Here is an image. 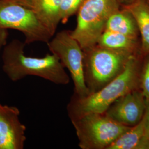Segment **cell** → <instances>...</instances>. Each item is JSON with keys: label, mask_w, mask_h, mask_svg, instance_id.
Segmentation results:
<instances>
[{"label": "cell", "mask_w": 149, "mask_h": 149, "mask_svg": "<svg viewBox=\"0 0 149 149\" xmlns=\"http://www.w3.org/2000/svg\"><path fill=\"white\" fill-rule=\"evenodd\" d=\"M10 1L31 9L32 7V5L35 0H10Z\"/></svg>", "instance_id": "obj_19"}, {"label": "cell", "mask_w": 149, "mask_h": 149, "mask_svg": "<svg viewBox=\"0 0 149 149\" xmlns=\"http://www.w3.org/2000/svg\"><path fill=\"white\" fill-rule=\"evenodd\" d=\"M142 58L141 54L133 55L122 72L101 90L83 97L73 94L67 106L70 119L92 113H105L119 98L140 88Z\"/></svg>", "instance_id": "obj_1"}, {"label": "cell", "mask_w": 149, "mask_h": 149, "mask_svg": "<svg viewBox=\"0 0 149 149\" xmlns=\"http://www.w3.org/2000/svg\"><path fill=\"white\" fill-rule=\"evenodd\" d=\"M127 7L133 13L138 26L141 42V54L149 53V5L144 0H137Z\"/></svg>", "instance_id": "obj_14"}, {"label": "cell", "mask_w": 149, "mask_h": 149, "mask_svg": "<svg viewBox=\"0 0 149 149\" xmlns=\"http://www.w3.org/2000/svg\"><path fill=\"white\" fill-rule=\"evenodd\" d=\"M146 106V99L139 88L119 98L108 108L106 113L118 123L132 127L142 120Z\"/></svg>", "instance_id": "obj_8"}, {"label": "cell", "mask_w": 149, "mask_h": 149, "mask_svg": "<svg viewBox=\"0 0 149 149\" xmlns=\"http://www.w3.org/2000/svg\"><path fill=\"white\" fill-rule=\"evenodd\" d=\"M62 1L35 0L31 8L53 36L61 21L59 11Z\"/></svg>", "instance_id": "obj_11"}, {"label": "cell", "mask_w": 149, "mask_h": 149, "mask_svg": "<svg viewBox=\"0 0 149 149\" xmlns=\"http://www.w3.org/2000/svg\"><path fill=\"white\" fill-rule=\"evenodd\" d=\"M86 85L90 94L101 90L125 69L133 54L98 45L83 50Z\"/></svg>", "instance_id": "obj_3"}, {"label": "cell", "mask_w": 149, "mask_h": 149, "mask_svg": "<svg viewBox=\"0 0 149 149\" xmlns=\"http://www.w3.org/2000/svg\"><path fill=\"white\" fill-rule=\"evenodd\" d=\"M120 7V0H86L77 12L76 27L70 31L83 50L97 44L109 18Z\"/></svg>", "instance_id": "obj_4"}, {"label": "cell", "mask_w": 149, "mask_h": 149, "mask_svg": "<svg viewBox=\"0 0 149 149\" xmlns=\"http://www.w3.org/2000/svg\"><path fill=\"white\" fill-rule=\"evenodd\" d=\"M144 1L149 5V0H144Z\"/></svg>", "instance_id": "obj_21"}, {"label": "cell", "mask_w": 149, "mask_h": 149, "mask_svg": "<svg viewBox=\"0 0 149 149\" xmlns=\"http://www.w3.org/2000/svg\"><path fill=\"white\" fill-rule=\"evenodd\" d=\"M25 44L14 40L4 48L2 55V69L13 82L27 76H34L59 85H66L70 77L58 58L48 54L44 58L27 56L24 52Z\"/></svg>", "instance_id": "obj_2"}, {"label": "cell", "mask_w": 149, "mask_h": 149, "mask_svg": "<svg viewBox=\"0 0 149 149\" xmlns=\"http://www.w3.org/2000/svg\"><path fill=\"white\" fill-rule=\"evenodd\" d=\"M0 29L21 32L28 44L47 43L53 36L31 9L10 0H0Z\"/></svg>", "instance_id": "obj_6"}, {"label": "cell", "mask_w": 149, "mask_h": 149, "mask_svg": "<svg viewBox=\"0 0 149 149\" xmlns=\"http://www.w3.org/2000/svg\"><path fill=\"white\" fill-rule=\"evenodd\" d=\"M140 89L146 100H149V53L143 55L140 77Z\"/></svg>", "instance_id": "obj_16"}, {"label": "cell", "mask_w": 149, "mask_h": 149, "mask_svg": "<svg viewBox=\"0 0 149 149\" xmlns=\"http://www.w3.org/2000/svg\"><path fill=\"white\" fill-rule=\"evenodd\" d=\"M8 37V32L5 29H0V49L5 45Z\"/></svg>", "instance_id": "obj_18"}, {"label": "cell", "mask_w": 149, "mask_h": 149, "mask_svg": "<svg viewBox=\"0 0 149 149\" xmlns=\"http://www.w3.org/2000/svg\"><path fill=\"white\" fill-rule=\"evenodd\" d=\"M52 54L56 55L65 68L69 71L74 84L75 96L83 97L90 94L86 85L84 69V51L69 31L58 33L48 43Z\"/></svg>", "instance_id": "obj_7"}, {"label": "cell", "mask_w": 149, "mask_h": 149, "mask_svg": "<svg viewBox=\"0 0 149 149\" xmlns=\"http://www.w3.org/2000/svg\"><path fill=\"white\" fill-rule=\"evenodd\" d=\"M15 107L0 104V149H22L26 140V126Z\"/></svg>", "instance_id": "obj_9"}, {"label": "cell", "mask_w": 149, "mask_h": 149, "mask_svg": "<svg viewBox=\"0 0 149 149\" xmlns=\"http://www.w3.org/2000/svg\"><path fill=\"white\" fill-rule=\"evenodd\" d=\"M105 31L117 32L132 37L140 38L136 21L133 13L124 6H121L110 16L107 22Z\"/></svg>", "instance_id": "obj_10"}, {"label": "cell", "mask_w": 149, "mask_h": 149, "mask_svg": "<svg viewBox=\"0 0 149 149\" xmlns=\"http://www.w3.org/2000/svg\"><path fill=\"white\" fill-rule=\"evenodd\" d=\"M82 149H107L130 127L103 113H92L71 120Z\"/></svg>", "instance_id": "obj_5"}, {"label": "cell", "mask_w": 149, "mask_h": 149, "mask_svg": "<svg viewBox=\"0 0 149 149\" xmlns=\"http://www.w3.org/2000/svg\"><path fill=\"white\" fill-rule=\"evenodd\" d=\"M137 0H120L121 6H128L133 3Z\"/></svg>", "instance_id": "obj_20"}, {"label": "cell", "mask_w": 149, "mask_h": 149, "mask_svg": "<svg viewBox=\"0 0 149 149\" xmlns=\"http://www.w3.org/2000/svg\"><path fill=\"white\" fill-rule=\"evenodd\" d=\"M146 109L143 117L145 135L146 138L149 141V100H146Z\"/></svg>", "instance_id": "obj_17"}, {"label": "cell", "mask_w": 149, "mask_h": 149, "mask_svg": "<svg viewBox=\"0 0 149 149\" xmlns=\"http://www.w3.org/2000/svg\"><path fill=\"white\" fill-rule=\"evenodd\" d=\"M97 45L116 50L141 54L140 38L132 37L117 32L104 31Z\"/></svg>", "instance_id": "obj_12"}, {"label": "cell", "mask_w": 149, "mask_h": 149, "mask_svg": "<svg viewBox=\"0 0 149 149\" xmlns=\"http://www.w3.org/2000/svg\"><path fill=\"white\" fill-rule=\"evenodd\" d=\"M86 0H63L60 7V21L63 23L68 21L71 16L77 13Z\"/></svg>", "instance_id": "obj_15"}, {"label": "cell", "mask_w": 149, "mask_h": 149, "mask_svg": "<svg viewBox=\"0 0 149 149\" xmlns=\"http://www.w3.org/2000/svg\"><path fill=\"white\" fill-rule=\"evenodd\" d=\"M107 149H149V141L145 135L143 118L138 124L123 133Z\"/></svg>", "instance_id": "obj_13"}]
</instances>
